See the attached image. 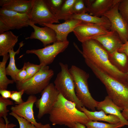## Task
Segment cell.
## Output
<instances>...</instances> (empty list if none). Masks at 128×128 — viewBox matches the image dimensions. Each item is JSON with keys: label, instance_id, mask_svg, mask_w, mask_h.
<instances>
[{"label": "cell", "instance_id": "obj_14", "mask_svg": "<svg viewBox=\"0 0 128 128\" xmlns=\"http://www.w3.org/2000/svg\"><path fill=\"white\" fill-rule=\"evenodd\" d=\"M120 0H84L87 13L91 15L100 17Z\"/></svg>", "mask_w": 128, "mask_h": 128}, {"label": "cell", "instance_id": "obj_13", "mask_svg": "<svg viewBox=\"0 0 128 128\" xmlns=\"http://www.w3.org/2000/svg\"><path fill=\"white\" fill-rule=\"evenodd\" d=\"M37 99L35 95H29L26 101L12 106L10 110L19 116L23 118L37 127L39 128L42 124L36 121L33 110L34 105Z\"/></svg>", "mask_w": 128, "mask_h": 128}, {"label": "cell", "instance_id": "obj_30", "mask_svg": "<svg viewBox=\"0 0 128 128\" xmlns=\"http://www.w3.org/2000/svg\"><path fill=\"white\" fill-rule=\"evenodd\" d=\"M50 12L56 16L65 0H44Z\"/></svg>", "mask_w": 128, "mask_h": 128}, {"label": "cell", "instance_id": "obj_43", "mask_svg": "<svg viewBox=\"0 0 128 128\" xmlns=\"http://www.w3.org/2000/svg\"><path fill=\"white\" fill-rule=\"evenodd\" d=\"M27 128H38L33 124L30 123L28 124Z\"/></svg>", "mask_w": 128, "mask_h": 128}, {"label": "cell", "instance_id": "obj_27", "mask_svg": "<svg viewBox=\"0 0 128 128\" xmlns=\"http://www.w3.org/2000/svg\"><path fill=\"white\" fill-rule=\"evenodd\" d=\"M85 125L87 128H119L125 125L121 122L113 124L90 121Z\"/></svg>", "mask_w": 128, "mask_h": 128}, {"label": "cell", "instance_id": "obj_12", "mask_svg": "<svg viewBox=\"0 0 128 128\" xmlns=\"http://www.w3.org/2000/svg\"><path fill=\"white\" fill-rule=\"evenodd\" d=\"M0 20L13 29L28 27L30 23L27 13H20L1 8L0 9Z\"/></svg>", "mask_w": 128, "mask_h": 128}, {"label": "cell", "instance_id": "obj_35", "mask_svg": "<svg viewBox=\"0 0 128 128\" xmlns=\"http://www.w3.org/2000/svg\"><path fill=\"white\" fill-rule=\"evenodd\" d=\"M27 72L25 67L23 65L22 68L16 75L15 77L16 82H23L27 75Z\"/></svg>", "mask_w": 128, "mask_h": 128}, {"label": "cell", "instance_id": "obj_24", "mask_svg": "<svg viewBox=\"0 0 128 128\" xmlns=\"http://www.w3.org/2000/svg\"><path fill=\"white\" fill-rule=\"evenodd\" d=\"M19 46L16 51L14 50V49L10 50L9 52V61L7 67L6 68V72L7 75L10 76L12 79L15 82V77L17 74L20 71V69L17 68L15 64V56L19 52L20 48L24 45L23 41H22L19 44Z\"/></svg>", "mask_w": 128, "mask_h": 128}, {"label": "cell", "instance_id": "obj_36", "mask_svg": "<svg viewBox=\"0 0 128 128\" xmlns=\"http://www.w3.org/2000/svg\"><path fill=\"white\" fill-rule=\"evenodd\" d=\"M10 30H14L7 24L0 20V34Z\"/></svg>", "mask_w": 128, "mask_h": 128}, {"label": "cell", "instance_id": "obj_28", "mask_svg": "<svg viewBox=\"0 0 128 128\" xmlns=\"http://www.w3.org/2000/svg\"><path fill=\"white\" fill-rule=\"evenodd\" d=\"M13 101L7 98L0 96V117L3 118L6 124H9L7 116L9 110L7 109V106L9 105H13Z\"/></svg>", "mask_w": 128, "mask_h": 128}, {"label": "cell", "instance_id": "obj_18", "mask_svg": "<svg viewBox=\"0 0 128 128\" xmlns=\"http://www.w3.org/2000/svg\"><path fill=\"white\" fill-rule=\"evenodd\" d=\"M96 108L99 111L103 110L106 114L116 116L119 118L121 122L128 126V121L124 118L121 112L123 109L116 105L108 96L103 101H98Z\"/></svg>", "mask_w": 128, "mask_h": 128}, {"label": "cell", "instance_id": "obj_42", "mask_svg": "<svg viewBox=\"0 0 128 128\" xmlns=\"http://www.w3.org/2000/svg\"><path fill=\"white\" fill-rule=\"evenodd\" d=\"M39 128H51L50 124L47 123L45 124H42Z\"/></svg>", "mask_w": 128, "mask_h": 128}, {"label": "cell", "instance_id": "obj_15", "mask_svg": "<svg viewBox=\"0 0 128 128\" xmlns=\"http://www.w3.org/2000/svg\"><path fill=\"white\" fill-rule=\"evenodd\" d=\"M29 26L34 29L29 37L26 39H35L39 40L45 47L50 44L57 41L56 33L52 29L47 26L40 27L30 22Z\"/></svg>", "mask_w": 128, "mask_h": 128}, {"label": "cell", "instance_id": "obj_37", "mask_svg": "<svg viewBox=\"0 0 128 128\" xmlns=\"http://www.w3.org/2000/svg\"><path fill=\"white\" fill-rule=\"evenodd\" d=\"M4 122L3 118L0 117V128H13L16 126L13 123L7 124L5 123Z\"/></svg>", "mask_w": 128, "mask_h": 128}, {"label": "cell", "instance_id": "obj_19", "mask_svg": "<svg viewBox=\"0 0 128 128\" xmlns=\"http://www.w3.org/2000/svg\"><path fill=\"white\" fill-rule=\"evenodd\" d=\"M32 2V0H0V6L4 9L25 13L30 9Z\"/></svg>", "mask_w": 128, "mask_h": 128}, {"label": "cell", "instance_id": "obj_17", "mask_svg": "<svg viewBox=\"0 0 128 128\" xmlns=\"http://www.w3.org/2000/svg\"><path fill=\"white\" fill-rule=\"evenodd\" d=\"M97 41L109 53L118 51L123 44L116 32L111 31L110 33L96 37Z\"/></svg>", "mask_w": 128, "mask_h": 128}, {"label": "cell", "instance_id": "obj_8", "mask_svg": "<svg viewBox=\"0 0 128 128\" xmlns=\"http://www.w3.org/2000/svg\"><path fill=\"white\" fill-rule=\"evenodd\" d=\"M69 44L68 41H57L41 49L28 50L26 53L36 55L39 60L40 64L43 67L51 63L58 54L64 52L68 47Z\"/></svg>", "mask_w": 128, "mask_h": 128}, {"label": "cell", "instance_id": "obj_9", "mask_svg": "<svg viewBox=\"0 0 128 128\" xmlns=\"http://www.w3.org/2000/svg\"><path fill=\"white\" fill-rule=\"evenodd\" d=\"M60 93L54 84L50 83L41 92V97L37 99L35 103L38 109L37 117L41 118L49 114L57 101Z\"/></svg>", "mask_w": 128, "mask_h": 128}, {"label": "cell", "instance_id": "obj_38", "mask_svg": "<svg viewBox=\"0 0 128 128\" xmlns=\"http://www.w3.org/2000/svg\"><path fill=\"white\" fill-rule=\"evenodd\" d=\"M118 51L119 52L125 53L128 57V40L123 44Z\"/></svg>", "mask_w": 128, "mask_h": 128}, {"label": "cell", "instance_id": "obj_31", "mask_svg": "<svg viewBox=\"0 0 128 128\" xmlns=\"http://www.w3.org/2000/svg\"><path fill=\"white\" fill-rule=\"evenodd\" d=\"M72 12L74 14L87 13L84 0H76L72 7Z\"/></svg>", "mask_w": 128, "mask_h": 128}, {"label": "cell", "instance_id": "obj_29", "mask_svg": "<svg viewBox=\"0 0 128 128\" xmlns=\"http://www.w3.org/2000/svg\"><path fill=\"white\" fill-rule=\"evenodd\" d=\"M24 65L27 74L23 82H26L32 77L39 71L42 67L40 64H35L29 62L25 63Z\"/></svg>", "mask_w": 128, "mask_h": 128}, {"label": "cell", "instance_id": "obj_25", "mask_svg": "<svg viewBox=\"0 0 128 128\" xmlns=\"http://www.w3.org/2000/svg\"><path fill=\"white\" fill-rule=\"evenodd\" d=\"M9 58V55L8 53L3 56L2 61L0 62V90L7 89L8 85L14 82L13 80L8 79L6 76V65Z\"/></svg>", "mask_w": 128, "mask_h": 128}, {"label": "cell", "instance_id": "obj_2", "mask_svg": "<svg viewBox=\"0 0 128 128\" xmlns=\"http://www.w3.org/2000/svg\"><path fill=\"white\" fill-rule=\"evenodd\" d=\"M82 43V51L80 52L84 59L117 80L127 82L128 72H122L112 64L109 58V53L98 42L91 39Z\"/></svg>", "mask_w": 128, "mask_h": 128}, {"label": "cell", "instance_id": "obj_1", "mask_svg": "<svg viewBox=\"0 0 128 128\" xmlns=\"http://www.w3.org/2000/svg\"><path fill=\"white\" fill-rule=\"evenodd\" d=\"M49 114V120L54 126L64 125L73 128L76 123L85 125L91 121L77 108L75 103L66 99L60 93Z\"/></svg>", "mask_w": 128, "mask_h": 128}, {"label": "cell", "instance_id": "obj_33", "mask_svg": "<svg viewBox=\"0 0 128 128\" xmlns=\"http://www.w3.org/2000/svg\"><path fill=\"white\" fill-rule=\"evenodd\" d=\"M24 93V91L22 90L17 91H11V99L15 101V103L16 104H19L24 102L22 98V96Z\"/></svg>", "mask_w": 128, "mask_h": 128}, {"label": "cell", "instance_id": "obj_7", "mask_svg": "<svg viewBox=\"0 0 128 128\" xmlns=\"http://www.w3.org/2000/svg\"><path fill=\"white\" fill-rule=\"evenodd\" d=\"M32 7L27 13L30 22L43 26L45 24L60 23L50 11L44 0H32Z\"/></svg>", "mask_w": 128, "mask_h": 128}, {"label": "cell", "instance_id": "obj_21", "mask_svg": "<svg viewBox=\"0 0 128 128\" xmlns=\"http://www.w3.org/2000/svg\"><path fill=\"white\" fill-rule=\"evenodd\" d=\"M18 36L10 31L0 34V56H3L9 53L18 41Z\"/></svg>", "mask_w": 128, "mask_h": 128}, {"label": "cell", "instance_id": "obj_26", "mask_svg": "<svg viewBox=\"0 0 128 128\" xmlns=\"http://www.w3.org/2000/svg\"><path fill=\"white\" fill-rule=\"evenodd\" d=\"M76 0H65L59 12L56 15L59 20L65 21L70 20L73 14L72 7Z\"/></svg>", "mask_w": 128, "mask_h": 128}, {"label": "cell", "instance_id": "obj_32", "mask_svg": "<svg viewBox=\"0 0 128 128\" xmlns=\"http://www.w3.org/2000/svg\"><path fill=\"white\" fill-rule=\"evenodd\" d=\"M118 9L120 14L128 23V0H121Z\"/></svg>", "mask_w": 128, "mask_h": 128}, {"label": "cell", "instance_id": "obj_40", "mask_svg": "<svg viewBox=\"0 0 128 128\" xmlns=\"http://www.w3.org/2000/svg\"><path fill=\"white\" fill-rule=\"evenodd\" d=\"M121 113L124 118L128 121V108L123 110Z\"/></svg>", "mask_w": 128, "mask_h": 128}, {"label": "cell", "instance_id": "obj_4", "mask_svg": "<svg viewBox=\"0 0 128 128\" xmlns=\"http://www.w3.org/2000/svg\"><path fill=\"white\" fill-rule=\"evenodd\" d=\"M74 82L76 96L84 106L95 111L98 101L91 96L89 91L88 80L89 74L77 66L72 65L69 69Z\"/></svg>", "mask_w": 128, "mask_h": 128}, {"label": "cell", "instance_id": "obj_5", "mask_svg": "<svg viewBox=\"0 0 128 128\" xmlns=\"http://www.w3.org/2000/svg\"><path fill=\"white\" fill-rule=\"evenodd\" d=\"M61 70L54 82L55 86L59 93L66 99L74 103L79 110L84 106L76 95L74 80L67 64L60 62Z\"/></svg>", "mask_w": 128, "mask_h": 128}, {"label": "cell", "instance_id": "obj_39", "mask_svg": "<svg viewBox=\"0 0 128 128\" xmlns=\"http://www.w3.org/2000/svg\"><path fill=\"white\" fill-rule=\"evenodd\" d=\"M0 93L2 97L6 98H10L11 91L7 89L0 90Z\"/></svg>", "mask_w": 128, "mask_h": 128}, {"label": "cell", "instance_id": "obj_22", "mask_svg": "<svg viewBox=\"0 0 128 128\" xmlns=\"http://www.w3.org/2000/svg\"><path fill=\"white\" fill-rule=\"evenodd\" d=\"M72 19L79 20L84 22L101 25L110 30V22L104 16L97 17L85 13L78 14H73L71 16L70 19Z\"/></svg>", "mask_w": 128, "mask_h": 128}, {"label": "cell", "instance_id": "obj_3", "mask_svg": "<svg viewBox=\"0 0 128 128\" xmlns=\"http://www.w3.org/2000/svg\"><path fill=\"white\" fill-rule=\"evenodd\" d=\"M88 66L104 84L108 96L123 110L128 108V84L120 81L105 73L93 63Z\"/></svg>", "mask_w": 128, "mask_h": 128}, {"label": "cell", "instance_id": "obj_44", "mask_svg": "<svg viewBox=\"0 0 128 128\" xmlns=\"http://www.w3.org/2000/svg\"><path fill=\"white\" fill-rule=\"evenodd\" d=\"M126 81H127V83L128 84V73L127 76V78H126Z\"/></svg>", "mask_w": 128, "mask_h": 128}, {"label": "cell", "instance_id": "obj_16", "mask_svg": "<svg viewBox=\"0 0 128 128\" xmlns=\"http://www.w3.org/2000/svg\"><path fill=\"white\" fill-rule=\"evenodd\" d=\"M82 21L79 20L72 19L65 21L59 24H45L43 26L47 27L53 29L55 32L58 41H67L69 34L73 32L75 28Z\"/></svg>", "mask_w": 128, "mask_h": 128}, {"label": "cell", "instance_id": "obj_11", "mask_svg": "<svg viewBox=\"0 0 128 128\" xmlns=\"http://www.w3.org/2000/svg\"><path fill=\"white\" fill-rule=\"evenodd\" d=\"M119 2L103 16L106 17L110 22V30L116 32L123 43H124L128 40V23L119 12L118 7Z\"/></svg>", "mask_w": 128, "mask_h": 128}, {"label": "cell", "instance_id": "obj_20", "mask_svg": "<svg viewBox=\"0 0 128 128\" xmlns=\"http://www.w3.org/2000/svg\"><path fill=\"white\" fill-rule=\"evenodd\" d=\"M79 110L83 112L91 121H104L111 124H116L120 122L119 118L112 115H107L103 110L91 111L83 106Z\"/></svg>", "mask_w": 128, "mask_h": 128}, {"label": "cell", "instance_id": "obj_23", "mask_svg": "<svg viewBox=\"0 0 128 128\" xmlns=\"http://www.w3.org/2000/svg\"><path fill=\"white\" fill-rule=\"evenodd\" d=\"M109 56L110 61L117 69L124 73L128 72V57L125 53L116 51L109 53Z\"/></svg>", "mask_w": 128, "mask_h": 128}, {"label": "cell", "instance_id": "obj_6", "mask_svg": "<svg viewBox=\"0 0 128 128\" xmlns=\"http://www.w3.org/2000/svg\"><path fill=\"white\" fill-rule=\"evenodd\" d=\"M54 74V71L47 65L42 67L32 77L24 82H16L18 91L23 90L24 93L35 95L41 92L50 83Z\"/></svg>", "mask_w": 128, "mask_h": 128}, {"label": "cell", "instance_id": "obj_34", "mask_svg": "<svg viewBox=\"0 0 128 128\" xmlns=\"http://www.w3.org/2000/svg\"><path fill=\"white\" fill-rule=\"evenodd\" d=\"M9 114L17 120L19 124V128H27L28 124L30 123L25 119L19 116L13 112L11 111Z\"/></svg>", "mask_w": 128, "mask_h": 128}, {"label": "cell", "instance_id": "obj_41", "mask_svg": "<svg viewBox=\"0 0 128 128\" xmlns=\"http://www.w3.org/2000/svg\"><path fill=\"white\" fill-rule=\"evenodd\" d=\"M73 128H86L85 126L80 123H76Z\"/></svg>", "mask_w": 128, "mask_h": 128}, {"label": "cell", "instance_id": "obj_10", "mask_svg": "<svg viewBox=\"0 0 128 128\" xmlns=\"http://www.w3.org/2000/svg\"><path fill=\"white\" fill-rule=\"evenodd\" d=\"M111 32L103 26L83 22L73 31L78 40L82 43L98 36L109 34Z\"/></svg>", "mask_w": 128, "mask_h": 128}]
</instances>
